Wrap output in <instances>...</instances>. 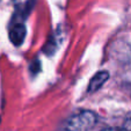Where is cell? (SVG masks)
Instances as JSON below:
<instances>
[{
  "label": "cell",
  "mask_w": 131,
  "mask_h": 131,
  "mask_svg": "<svg viewBox=\"0 0 131 131\" xmlns=\"http://www.w3.org/2000/svg\"><path fill=\"white\" fill-rule=\"evenodd\" d=\"M97 123V115L94 111L84 110L79 114L72 115L66 121V131H91Z\"/></svg>",
  "instance_id": "6da1fadb"
},
{
  "label": "cell",
  "mask_w": 131,
  "mask_h": 131,
  "mask_svg": "<svg viewBox=\"0 0 131 131\" xmlns=\"http://www.w3.org/2000/svg\"><path fill=\"white\" fill-rule=\"evenodd\" d=\"M26 35H27V29L22 22H14L10 26L9 31H8L9 41L15 47H20L26 38Z\"/></svg>",
  "instance_id": "7a4b0ae2"
},
{
  "label": "cell",
  "mask_w": 131,
  "mask_h": 131,
  "mask_svg": "<svg viewBox=\"0 0 131 131\" xmlns=\"http://www.w3.org/2000/svg\"><path fill=\"white\" fill-rule=\"evenodd\" d=\"M109 79V73L107 71H100L97 72L95 75H93L88 84V92L89 93H94V92L99 91L103 84Z\"/></svg>",
  "instance_id": "3957f363"
},
{
  "label": "cell",
  "mask_w": 131,
  "mask_h": 131,
  "mask_svg": "<svg viewBox=\"0 0 131 131\" xmlns=\"http://www.w3.org/2000/svg\"><path fill=\"white\" fill-rule=\"evenodd\" d=\"M29 70H30V72H31L32 74L38 73V72H40V70H41V63H40V60H38V59H35L34 62L30 63Z\"/></svg>",
  "instance_id": "277c9868"
},
{
  "label": "cell",
  "mask_w": 131,
  "mask_h": 131,
  "mask_svg": "<svg viewBox=\"0 0 131 131\" xmlns=\"http://www.w3.org/2000/svg\"><path fill=\"white\" fill-rule=\"evenodd\" d=\"M103 131H128V130H125V129H107V130Z\"/></svg>",
  "instance_id": "5b68a950"
},
{
  "label": "cell",
  "mask_w": 131,
  "mask_h": 131,
  "mask_svg": "<svg viewBox=\"0 0 131 131\" xmlns=\"http://www.w3.org/2000/svg\"><path fill=\"white\" fill-rule=\"evenodd\" d=\"M0 122H1V118H0Z\"/></svg>",
  "instance_id": "8992f818"
}]
</instances>
